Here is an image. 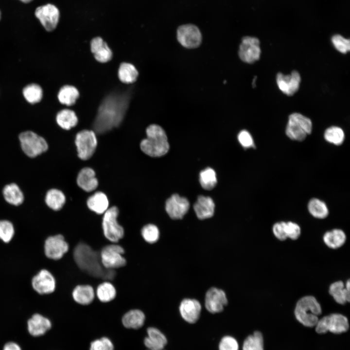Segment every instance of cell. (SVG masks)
Listing matches in <instances>:
<instances>
[{
    "label": "cell",
    "instance_id": "obj_4",
    "mask_svg": "<svg viewBox=\"0 0 350 350\" xmlns=\"http://www.w3.org/2000/svg\"><path fill=\"white\" fill-rule=\"evenodd\" d=\"M321 313L320 303L312 296H306L300 298L297 302L294 311L297 320L307 327H315Z\"/></svg>",
    "mask_w": 350,
    "mask_h": 350
},
{
    "label": "cell",
    "instance_id": "obj_10",
    "mask_svg": "<svg viewBox=\"0 0 350 350\" xmlns=\"http://www.w3.org/2000/svg\"><path fill=\"white\" fill-rule=\"evenodd\" d=\"M75 143L79 158L83 160L89 159L94 154L97 145L95 132L89 130L79 132L76 135Z\"/></svg>",
    "mask_w": 350,
    "mask_h": 350
},
{
    "label": "cell",
    "instance_id": "obj_25",
    "mask_svg": "<svg viewBox=\"0 0 350 350\" xmlns=\"http://www.w3.org/2000/svg\"><path fill=\"white\" fill-rule=\"evenodd\" d=\"M72 296L78 304L87 305L90 304L94 299L95 292L89 285H78L73 289Z\"/></svg>",
    "mask_w": 350,
    "mask_h": 350
},
{
    "label": "cell",
    "instance_id": "obj_52",
    "mask_svg": "<svg viewBox=\"0 0 350 350\" xmlns=\"http://www.w3.org/2000/svg\"><path fill=\"white\" fill-rule=\"evenodd\" d=\"M0 15H1V14H0Z\"/></svg>",
    "mask_w": 350,
    "mask_h": 350
},
{
    "label": "cell",
    "instance_id": "obj_27",
    "mask_svg": "<svg viewBox=\"0 0 350 350\" xmlns=\"http://www.w3.org/2000/svg\"><path fill=\"white\" fill-rule=\"evenodd\" d=\"M87 205L91 210L101 214L108 209L109 202L105 194L98 192L88 198Z\"/></svg>",
    "mask_w": 350,
    "mask_h": 350
},
{
    "label": "cell",
    "instance_id": "obj_42",
    "mask_svg": "<svg viewBox=\"0 0 350 350\" xmlns=\"http://www.w3.org/2000/svg\"><path fill=\"white\" fill-rule=\"evenodd\" d=\"M14 234V228L11 222L7 220L0 221V239L8 243Z\"/></svg>",
    "mask_w": 350,
    "mask_h": 350
},
{
    "label": "cell",
    "instance_id": "obj_7",
    "mask_svg": "<svg viewBox=\"0 0 350 350\" xmlns=\"http://www.w3.org/2000/svg\"><path fill=\"white\" fill-rule=\"evenodd\" d=\"M19 140L22 151L30 158H35L48 149L46 140L31 131L21 133L19 135Z\"/></svg>",
    "mask_w": 350,
    "mask_h": 350
},
{
    "label": "cell",
    "instance_id": "obj_20",
    "mask_svg": "<svg viewBox=\"0 0 350 350\" xmlns=\"http://www.w3.org/2000/svg\"><path fill=\"white\" fill-rule=\"evenodd\" d=\"M147 333L144 344L148 350H164L168 341L166 336L159 330L149 327L147 330Z\"/></svg>",
    "mask_w": 350,
    "mask_h": 350
},
{
    "label": "cell",
    "instance_id": "obj_50",
    "mask_svg": "<svg viewBox=\"0 0 350 350\" xmlns=\"http://www.w3.org/2000/svg\"><path fill=\"white\" fill-rule=\"evenodd\" d=\"M256 79H257V77L256 76L254 77V78L252 81V86L253 88H255L256 87L255 82H256Z\"/></svg>",
    "mask_w": 350,
    "mask_h": 350
},
{
    "label": "cell",
    "instance_id": "obj_23",
    "mask_svg": "<svg viewBox=\"0 0 350 350\" xmlns=\"http://www.w3.org/2000/svg\"><path fill=\"white\" fill-rule=\"evenodd\" d=\"M77 183L79 187L86 192H89L95 190L98 186V181L94 171L89 167L83 168L78 175Z\"/></svg>",
    "mask_w": 350,
    "mask_h": 350
},
{
    "label": "cell",
    "instance_id": "obj_13",
    "mask_svg": "<svg viewBox=\"0 0 350 350\" xmlns=\"http://www.w3.org/2000/svg\"><path fill=\"white\" fill-rule=\"evenodd\" d=\"M35 16L45 30L51 32L57 25L60 13L54 5L47 4L37 7L35 11Z\"/></svg>",
    "mask_w": 350,
    "mask_h": 350
},
{
    "label": "cell",
    "instance_id": "obj_45",
    "mask_svg": "<svg viewBox=\"0 0 350 350\" xmlns=\"http://www.w3.org/2000/svg\"><path fill=\"white\" fill-rule=\"evenodd\" d=\"M89 350H114V346L109 338L103 337L92 341Z\"/></svg>",
    "mask_w": 350,
    "mask_h": 350
},
{
    "label": "cell",
    "instance_id": "obj_33",
    "mask_svg": "<svg viewBox=\"0 0 350 350\" xmlns=\"http://www.w3.org/2000/svg\"><path fill=\"white\" fill-rule=\"evenodd\" d=\"M79 96L78 89L72 86L65 85L62 87L58 94V99L62 104L70 106L75 103Z\"/></svg>",
    "mask_w": 350,
    "mask_h": 350
},
{
    "label": "cell",
    "instance_id": "obj_47",
    "mask_svg": "<svg viewBox=\"0 0 350 350\" xmlns=\"http://www.w3.org/2000/svg\"><path fill=\"white\" fill-rule=\"evenodd\" d=\"M272 231L274 236L280 241H284L287 238L285 222H278L274 224L272 227Z\"/></svg>",
    "mask_w": 350,
    "mask_h": 350
},
{
    "label": "cell",
    "instance_id": "obj_39",
    "mask_svg": "<svg viewBox=\"0 0 350 350\" xmlns=\"http://www.w3.org/2000/svg\"><path fill=\"white\" fill-rule=\"evenodd\" d=\"M324 137L327 142L338 146L343 143L345 139V134L340 127L332 126L326 129Z\"/></svg>",
    "mask_w": 350,
    "mask_h": 350
},
{
    "label": "cell",
    "instance_id": "obj_19",
    "mask_svg": "<svg viewBox=\"0 0 350 350\" xmlns=\"http://www.w3.org/2000/svg\"><path fill=\"white\" fill-rule=\"evenodd\" d=\"M179 309L182 318L189 323L193 324L199 318L201 305L196 299L186 298L181 301Z\"/></svg>",
    "mask_w": 350,
    "mask_h": 350
},
{
    "label": "cell",
    "instance_id": "obj_2",
    "mask_svg": "<svg viewBox=\"0 0 350 350\" xmlns=\"http://www.w3.org/2000/svg\"><path fill=\"white\" fill-rule=\"evenodd\" d=\"M73 257L79 268L90 276L111 280L116 275L114 269L103 266L100 254L87 244L80 243L75 246Z\"/></svg>",
    "mask_w": 350,
    "mask_h": 350
},
{
    "label": "cell",
    "instance_id": "obj_1",
    "mask_svg": "<svg viewBox=\"0 0 350 350\" xmlns=\"http://www.w3.org/2000/svg\"><path fill=\"white\" fill-rule=\"evenodd\" d=\"M129 98L127 93L115 92L104 99L93 122L96 133H105L121 124L128 108Z\"/></svg>",
    "mask_w": 350,
    "mask_h": 350
},
{
    "label": "cell",
    "instance_id": "obj_6",
    "mask_svg": "<svg viewBox=\"0 0 350 350\" xmlns=\"http://www.w3.org/2000/svg\"><path fill=\"white\" fill-rule=\"evenodd\" d=\"M119 210L115 206L108 209L104 213L102 228L105 237L109 241L116 243L122 239L124 234L123 227L117 221Z\"/></svg>",
    "mask_w": 350,
    "mask_h": 350
},
{
    "label": "cell",
    "instance_id": "obj_24",
    "mask_svg": "<svg viewBox=\"0 0 350 350\" xmlns=\"http://www.w3.org/2000/svg\"><path fill=\"white\" fill-rule=\"evenodd\" d=\"M215 205L213 200L209 196L200 195L193 205L194 210L198 218L203 220L210 218L214 212Z\"/></svg>",
    "mask_w": 350,
    "mask_h": 350
},
{
    "label": "cell",
    "instance_id": "obj_14",
    "mask_svg": "<svg viewBox=\"0 0 350 350\" xmlns=\"http://www.w3.org/2000/svg\"><path fill=\"white\" fill-rule=\"evenodd\" d=\"M69 246L61 234L50 236L45 242L44 250L46 256L52 260H59L69 250Z\"/></svg>",
    "mask_w": 350,
    "mask_h": 350
},
{
    "label": "cell",
    "instance_id": "obj_18",
    "mask_svg": "<svg viewBox=\"0 0 350 350\" xmlns=\"http://www.w3.org/2000/svg\"><path fill=\"white\" fill-rule=\"evenodd\" d=\"M32 286L39 294H46L53 292L55 288V280L48 270L43 269L32 280Z\"/></svg>",
    "mask_w": 350,
    "mask_h": 350
},
{
    "label": "cell",
    "instance_id": "obj_15",
    "mask_svg": "<svg viewBox=\"0 0 350 350\" xmlns=\"http://www.w3.org/2000/svg\"><path fill=\"white\" fill-rule=\"evenodd\" d=\"M189 207V202L187 198L174 194L167 200L165 210L171 218L179 219L187 212Z\"/></svg>",
    "mask_w": 350,
    "mask_h": 350
},
{
    "label": "cell",
    "instance_id": "obj_26",
    "mask_svg": "<svg viewBox=\"0 0 350 350\" xmlns=\"http://www.w3.org/2000/svg\"><path fill=\"white\" fill-rule=\"evenodd\" d=\"M145 316L140 310L133 309L126 312L122 317V323L127 329H139L144 324Z\"/></svg>",
    "mask_w": 350,
    "mask_h": 350
},
{
    "label": "cell",
    "instance_id": "obj_48",
    "mask_svg": "<svg viewBox=\"0 0 350 350\" xmlns=\"http://www.w3.org/2000/svg\"><path fill=\"white\" fill-rule=\"evenodd\" d=\"M238 139L244 148L254 147L253 139L251 134L247 131L243 130L238 135Z\"/></svg>",
    "mask_w": 350,
    "mask_h": 350
},
{
    "label": "cell",
    "instance_id": "obj_11",
    "mask_svg": "<svg viewBox=\"0 0 350 350\" xmlns=\"http://www.w3.org/2000/svg\"><path fill=\"white\" fill-rule=\"evenodd\" d=\"M177 39L183 47L193 49L198 47L202 41V35L198 28L188 24L179 26L177 30Z\"/></svg>",
    "mask_w": 350,
    "mask_h": 350
},
{
    "label": "cell",
    "instance_id": "obj_51",
    "mask_svg": "<svg viewBox=\"0 0 350 350\" xmlns=\"http://www.w3.org/2000/svg\"><path fill=\"white\" fill-rule=\"evenodd\" d=\"M20 0L24 3H28V2L31 1L32 0Z\"/></svg>",
    "mask_w": 350,
    "mask_h": 350
},
{
    "label": "cell",
    "instance_id": "obj_38",
    "mask_svg": "<svg viewBox=\"0 0 350 350\" xmlns=\"http://www.w3.org/2000/svg\"><path fill=\"white\" fill-rule=\"evenodd\" d=\"M242 350H263V338L262 333L255 331L244 340Z\"/></svg>",
    "mask_w": 350,
    "mask_h": 350
},
{
    "label": "cell",
    "instance_id": "obj_21",
    "mask_svg": "<svg viewBox=\"0 0 350 350\" xmlns=\"http://www.w3.org/2000/svg\"><path fill=\"white\" fill-rule=\"evenodd\" d=\"M90 49L96 60L100 62H107L112 57L111 49L101 37H95L91 40Z\"/></svg>",
    "mask_w": 350,
    "mask_h": 350
},
{
    "label": "cell",
    "instance_id": "obj_43",
    "mask_svg": "<svg viewBox=\"0 0 350 350\" xmlns=\"http://www.w3.org/2000/svg\"><path fill=\"white\" fill-rule=\"evenodd\" d=\"M332 41L335 49L343 53H346L350 50V42L340 35H334L332 38Z\"/></svg>",
    "mask_w": 350,
    "mask_h": 350
},
{
    "label": "cell",
    "instance_id": "obj_30",
    "mask_svg": "<svg viewBox=\"0 0 350 350\" xmlns=\"http://www.w3.org/2000/svg\"><path fill=\"white\" fill-rule=\"evenodd\" d=\"M3 194L5 200L9 204L18 206L24 201L23 193L15 183L6 185L3 188Z\"/></svg>",
    "mask_w": 350,
    "mask_h": 350
},
{
    "label": "cell",
    "instance_id": "obj_41",
    "mask_svg": "<svg viewBox=\"0 0 350 350\" xmlns=\"http://www.w3.org/2000/svg\"><path fill=\"white\" fill-rule=\"evenodd\" d=\"M141 234L146 242L153 244L158 240L159 231L158 227L155 225L148 224L142 228Z\"/></svg>",
    "mask_w": 350,
    "mask_h": 350
},
{
    "label": "cell",
    "instance_id": "obj_5",
    "mask_svg": "<svg viewBox=\"0 0 350 350\" xmlns=\"http://www.w3.org/2000/svg\"><path fill=\"white\" fill-rule=\"evenodd\" d=\"M312 130V122L309 118L298 113H292L289 116L285 133L291 140L303 141L311 133Z\"/></svg>",
    "mask_w": 350,
    "mask_h": 350
},
{
    "label": "cell",
    "instance_id": "obj_8",
    "mask_svg": "<svg viewBox=\"0 0 350 350\" xmlns=\"http://www.w3.org/2000/svg\"><path fill=\"white\" fill-rule=\"evenodd\" d=\"M315 331L319 334L330 332L339 334L346 332L349 328L348 318L345 315L334 313L319 319L315 326Z\"/></svg>",
    "mask_w": 350,
    "mask_h": 350
},
{
    "label": "cell",
    "instance_id": "obj_34",
    "mask_svg": "<svg viewBox=\"0 0 350 350\" xmlns=\"http://www.w3.org/2000/svg\"><path fill=\"white\" fill-rule=\"evenodd\" d=\"M307 208L310 214L317 219H324L329 214V209L326 204L316 198L310 200Z\"/></svg>",
    "mask_w": 350,
    "mask_h": 350
},
{
    "label": "cell",
    "instance_id": "obj_44",
    "mask_svg": "<svg viewBox=\"0 0 350 350\" xmlns=\"http://www.w3.org/2000/svg\"><path fill=\"white\" fill-rule=\"evenodd\" d=\"M239 346L237 340L230 335L223 337L218 345L219 350H239Z\"/></svg>",
    "mask_w": 350,
    "mask_h": 350
},
{
    "label": "cell",
    "instance_id": "obj_40",
    "mask_svg": "<svg viewBox=\"0 0 350 350\" xmlns=\"http://www.w3.org/2000/svg\"><path fill=\"white\" fill-rule=\"evenodd\" d=\"M199 181L204 189L207 190L212 189L217 184V178L214 170L210 167L202 170L200 173Z\"/></svg>",
    "mask_w": 350,
    "mask_h": 350
},
{
    "label": "cell",
    "instance_id": "obj_37",
    "mask_svg": "<svg viewBox=\"0 0 350 350\" xmlns=\"http://www.w3.org/2000/svg\"><path fill=\"white\" fill-rule=\"evenodd\" d=\"M23 95L28 102L34 104L41 100L43 90L39 85L36 84H31L23 88Z\"/></svg>",
    "mask_w": 350,
    "mask_h": 350
},
{
    "label": "cell",
    "instance_id": "obj_31",
    "mask_svg": "<svg viewBox=\"0 0 350 350\" xmlns=\"http://www.w3.org/2000/svg\"><path fill=\"white\" fill-rule=\"evenodd\" d=\"M56 121L58 125L65 130H70L78 123V118L75 113L69 109H64L58 112Z\"/></svg>",
    "mask_w": 350,
    "mask_h": 350
},
{
    "label": "cell",
    "instance_id": "obj_35",
    "mask_svg": "<svg viewBox=\"0 0 350 350\" xmlns=\"http://www.w3.org/2000/svg\"><path fill=\"white\" fill-rule=\"evenodd\" d=\"M138 71L134 65L128 63H122L118 70V77L125 84L135 82L138 76Z\"/></svg>",
    "mask_w": 350,
    "mask_h": 350
},
{
    "label": "cell",
    "instance_id": "obj_28",
    "mask_svg": "<svg viewBox=\"0 0 350 350\" xmlns=\"http://www.w3.org/2000/svg\"><path fill=\"white\" fill-rule=\"evenodd\" d=\"M323 240L325 244L329 248L337 249L345 243L346 235L342 229L335 228L325 232Z\"/></svg>",
    "mask_w": 350,
    "mask_h": 350
},
{
    "label": "cell",
    "instance_id": "obj_12",
    "mask_svg": "<svg viewBox=\"0 0 350 350\" xmlns=\"http://www.w3.org/2000/svg\"><path fill=\"white\" fill-rule=\"evenodd\" d=\"M259 40L254 37L245 36L242 39L238 54L244 62L253 63L258 60L261 55Z\"/></svg>",
    "mask_w": 350,
    "mask_h": 350
},
{
    "label": "cell",
    "instance_id": "obj_3",
    "mask_svg": "<svg viewBox=\"0 0 350 350\" xmlns=\"http://www.w3.org/2000/svg\"><path fill=\"white\" fill-rule=\"evenodd\" d=\"M147 138L140 142V147L145 154L152 157L165 155L169 151V144L165 132L158 125H150L146 130Z\"/></svg>",
    "mask_w": 350,
    "mask_h": 350
},
{
    "label": "cell",
    "instance_id": "obj_17",
    "mask_svg": "<svg viewBox=\"0 0 350 350\" xmlns=\"http://www.w3.org/2000/svg\"><path fill=\"white\" fill-rule=\"evenodd\" d=\"M301 80L299 73L293 71L290 74L284 75L279 72L277 75V84L279 89L284 94L292 96L298 89Z\"/></svg>",
    "mask_w": 350,
    "mask_h": 350
},
{
    "label": "cell",
    "instance_id": "obj_16",
    "mask_svg": "<svg viewBox=\"0 0 350 350\" xmlns=\"http://www.w3.org/2000/svg\"><path fill=\"white\" fill-rule=\"evenodd\" d=\"M227 303V298L223 290L212 287L207 291L205 305L206 309L210 313L221 312Z\"/></svg>",
    "mask_w": 350,
    "mask_h": 350
},
{
    "label": "cell",
    "instance_id": "obj_9",
    "mask_svg": "<svg viewBox=\"0 0 350 350\" xmlns=\"http://www.w3.org/2000/svg\"><path fill=\"white\" fill-rule=\"evenodd\" d=\"M124 248L114 243L104 246L100 253L101 263L106 269H114L125 266L126 260L123 256Z\"/></svg>",
    "mask_w": 350,
    "mask_h": 350
},
{
    "label": "cell",
    "instance_id": "obj_29",
    "mask_svg": "<svg viewBox=\"0 0 350 350\" xmlns=\"http://www.w3.org/2000/svg\"><path fill=\"white\" fill-rule=\"evenodd\" d=\"M350 290L346 288L344 282L341 280L332 283L329 292L334 300L338 304H345L350 301Z\"/></svg>",
    "mask_w": 350,
    "mask_h": 350
},
{
    "label": "cell",
    "instance_id": "obj_36",
    "mask_svg": "<svg viewBox=\"0 0 350 350\" xmlns=\"http://www.w3.org/2000/svg\"><path fill=\"white\" fill-rule=\"evenodd\" d=\"M96 296L102 302H108L115 298L117 291L115 286L109 281H104L100 284L96 289Z\"/></svg>",
    "mask_w": 350,
    "mask_h": 350
},
{
    "label": "cell",
    "instance_id": "obj_49",
    "mask_svg": "<svg viewBox=\"0 0 350 350\" xmlns=\"http://www.w3.org/2000/svg\"><path fill=\"white\" fill-rule=\"evenodd\" d=\"M3 350H21V349L16 343L9 342L5 345Z\"/></svg>",
    "mask_w": 350,
    "mask_h": 350
},
{
    "label": "cell",
    "instance_id": "obj_22",
    "mask_svg": "<svg viewBox=\"0 0 350 350\" xmlns=\"http://www.w3.org/2000/svg\"><path fill=\"white\" fill-rule=\"evenodd\" d=\"M52 326L51 321L39 314H35L28 321L29 333L34 336H38L45 333Z\"/></svg>",
    "mask_w": 350,
    "mask_h": 350
},
{
    "label": "cell",
    "instance_id": "obj_32",
    "mask_svg": "<svg viewBox=\"0 0 350 350\" xmlns=\"http://www.w3.org/2000/svg\"><path fill=\"white\" fill-rule=\"evenodd\" d=\"M45 200L49 208L54 210H58L64 206L66 201V197L61 191L56 189H52L47 192Z\"/></svg>",
    "mask_w": 350,
    "mask_h": 350
},
{
    "label": "cell",
    "instance_id": "obj_46",
    "mask_svg": "<svg viewBox=\"0 0 350 350\" xmlns=\"http://www.w3.org/2000/svg\"><path fill=\"white\" fill-rule=\"evenodd\" d=\"M286 232L287 238L295 240L299 237L301 228L298 224L289 221L286 222Z\"/></svg>",
    "mask_w": 350,
    "mask_h": 350
}]
</instances>
